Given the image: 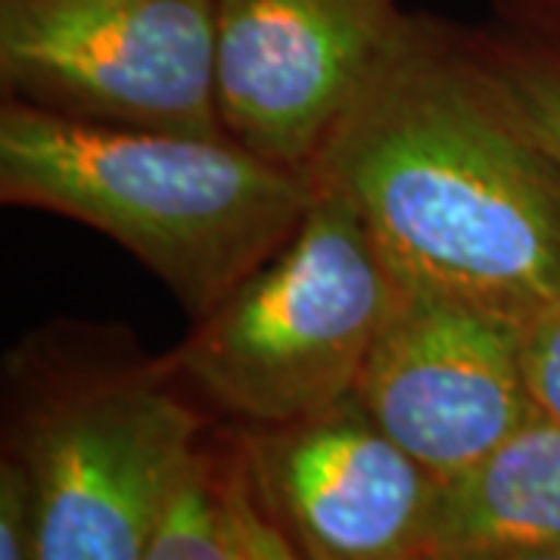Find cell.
Wrapping results in <instances>:
<instances>
[{"label":"cell","instance_id":"1","mask_svg":"<svg viewBox=\"0 0 560 560\" xmlns=\"http://www.w3.org/2000/svg\"><path fill=\"white\" fill-rule=\"evenodd\" d=\"M408 283L521 318L560 296V162L489 57L408 20L308 168Z\"/></svg>","mask_w":560,"mask_h":560},{"label":"cell","instance_id":"2","mask_svg":"<svg viewBox=\"0 0 560 560\" xmlns=\"http://www.w3.org/2000/svg\"><path fill=\"white\" fill-rule=\"evenodd\" d=\"M0 197L113 237L206 318L296 231L315 175L231 135L119 128L7 101Z\"/></svg>","mask_w":560,"mask_h":560},{"label":"cell","instance_id":"3","mask_svg":"<svg viewBox=\"0 0 560 560\" xmlns=\"http://www.w3.org/2000/svg\"><path fill=\"white\" fill-rule=\"evenodd\" d=\"M401 280L359 209L315 178L296 231L212 308L178 352L184 377L253 427L355 393Z\"/></svg>","mask_w":560,"mask_h":560},{"label":"cell","instance_id":"4","mask_svg":"<svg viewBox=\"0 0 560 560\" xmlns=\"http://www.w3.org/2000/svg\"><path fill=\"white\" fill-rule=\"evenodd\" d=\"M0 79L81 121L228 135L215 0H0Z\"/></svg>","mask_w":560,"mask_h":560},{"label":"cell","instance_id":"5","mask_svg":"<svg viewBox=\"0 0 560 560\" xmlns=\"http://www.w3.org/2000/svg\"><path fill=\"white\" fill-rule=\"evenodd\" d=\"M197 440V415L150 381L103 383L47 408L20 452L35 560L150 558Z\"/></svg>","mask_w":560,"mask_h":560},{"label":"cell","instance_id":"6","mask_svg":"<svg viewBox=\"0 0 560 560\" xmlns=\"http://www.w3.org/2000/svg\"><path fill=\"white\" fill-rule=\"evenodd\" d=\"M355 396L433 477H455L536 411L521 320L401 280Z\"/></svg>","mask_w":560,"mask_h":560},{"label":"cell","instance_id":"7","mask_svg":"<svg viewBox=\"0 0 560 560\" xmlns=\"http://www.w3.org/2000/svg\"><path fill=\"white\" fill-rule=\"evenodd\" d=\"M405 25L396 0H215L224 131L308 172Z\"/></svg>","mask_w":560,"mask_h":560},{"label":"cell","instance_id":"8","mask_svg":"<svg viewBox=\"0 0 560 560\" xmlns=\"http://www.w3.org/2000/svg\"><path fill=\"white\" fill-rule=\"evenodd\" d=\"M261 514L300 560H415L440 489L355 393L241 442Z\"/></svg>","mask_w":560,"mask_h":560},{"label":"cell","instance_id":"9","mask_svg":"<svg viewBox=\"0 0 560 560\" xmlns=\"http://www.w3.org/2000/svg\"><path fill=\"white\" fill-rule=\"evenodd\" d=\"M423 551H560L558 420L536 408L489 455L440 480Z\"/></svg>","mask_w":560,"mask_h":560},{"label":"cell","instance_id":"10","mask_svg":"<svg viewBox=\"0 0 560 560\" xmlns=\"http://www.w3.org/2000/svg\"><path fill=\"white\" fill-rule=\"evenodd\" d=\"M147 560H300L261 514L241 452H200Z\"/></svg>","mask_w":560,"mask_h":560},{"label":"cell","instance_id":"11","mask_svg":"<svg viewBox=\"0 0 560 560\" xmlns=\"http://www.w3.org/2000/svg\"><path fill=\"white\" fill-rule=\"evenodd\" d=\"M489 66L529 131L560 162V60L539 54H504L489 60Z\"/></svg>","mask_w":560,"mask_h":560},{"label":"cell","instance_id":"12","mask_svg":"<svg viewBox=\"0 0 560 560\" xmlns=\"http://www.w3.org/2000/svg\"><path fill=\"white\" fill-rule=\"evenodd\" d=\"M517 320L529 396L541 415L560 423V296Z\"/></svg>","mask_w":560,"mask_h":560},{"label":"cell","instance_id":"13","mask_svg":"<svg viewBox=\"0 0 560 560\" xmlns=\"http://www.w3.org/2000/svg\"><path fill=\"white\" fill-rule=\"evenodd\" d=\"M0 560H35L32 492L20 455L0 464Z\"/></svg>","mask_w":560,"mask_h":560},{"label":"cell","instance_id":"14","mask_svg":"<svg viewBox=\"0 0 560 560\" xmlns=\"http://www.w3.org/2000/svg\"><path fill=\"white\" fill-rule=\"evenodd\" d=\"M415 560H560V551H523V555H458V551H420Z\"/></svg>","mask_w":560,"mask_h":560}]
</instances>
